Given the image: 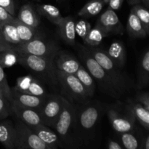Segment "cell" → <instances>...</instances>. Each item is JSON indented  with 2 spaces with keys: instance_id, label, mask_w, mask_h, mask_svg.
<instances>
[{
  "instance_id": "cell-45",
  "label": "cell",
  "mask_w": 149,
  "mask_h": 149,
  "mask_svg": "<svg viewBox=\"0 0 149 149\" xmlns=\"http://www.w3.org/2000/svg\"><path fill=\"white\" fill-rule=\"evenodd\" d=\"M0 97H4V98H6L5 95H4V93H3V91H2V90L1 89V87H0ZM6 99H7V98H6Z\"/></svg>"
},
{
  "instance_id": "cell-33",
  "label": "cell",
  "mask_w": 149,
  "mask_h": 149,
  "mask_svg": "<svg viewBox=\"0 0 149 149\" xmlns=\"http://www.w3.org/2000/svg\"><path fill=\"white\" fill-rule=\"evenodd\" d=\"M91 29V25L87 20L81 19V20H79L77 23L75 22L76 33L80 38H81L83 41H84V39H86Z\"/></svg>"
},
{
  "instance_id": "cell-47",
  "label": "cell",
  "mask_w": 149,
  "mask_h": 149,
  "mask_svg": "<svg viewBox=\"0 0 149 149\" xmlns=\"http://www.w3.org/2000/svg\"><path fill=\"white\" fill-rule=\"evenodd\" d=\"M35 1H40V0H35Z\"/></svg>"
},
{
  "instance_id": "cell-5",
  "label": "cell",
  "mask_w": 149,
  "mask_h": 149,
  "mask_svg": "<svg viewBox=\"0 0 149 149\" xmlns=\"http://www.w3.org/2000/svg\"><path fill=\"white\" fill-rule=\"evenodd\" d=\"M105 113L113 129L117 133L135 130L136 119L127 101L125 103L118 101L105 106Z\"/></svg>"
},
{
  "instance_id": "cell-2",
  "label": "cell",
  "mask_w": 149,
  "mask_h": 149,
  "mask_svg": "<svg viewBox=\"0 0 149 149\" xmlns=\"http://www.w3.org/2000/svg\"><path fill=\"white\" fill-rule=\"evenodd\" d=\"M79 55L83 65L93 76L95 81H97L102 93L113 98H120L127 93L97 63L86 47L79 49Z\"/></svg>"
},
{
  "instance_id": "cell-41",
  "label": "cell",
  "mask_w": 149,
  "mask_h": 149,
  "mask_svg": "<svg viewBox=\"0 0 149 149\" xmlns=\"http://www.w3.org/2000/svg\"><path fill=\"white\" fill-rule=\"evenodd\" d=\"M9 48H11L10 45L7 43L5 41V39H4V36L2 34V31H1V25H0V51L4 50L6 49H9Z\"/></svg>"
},
{
  "instance_id": "cell-36",
  "label": "cell",
  "mask_w": 149,
  "mask_h": 149,
  "mask_svg": "<svg viewBox=\"0 0 149 149\" xmlns=\"http://www.w3.org/2000/svg\"><path fill=\"white\" fill-rule=\"evenodd\" d=\"M15 18L16 17L12 15L5 9L0 6V25L1 26L5 23H13L15 21Z\"/></svg>"
},
{
  "instance_id": "cell-25",
  "label": "cell",
  "mask_w": 149,
  "mask_h": 149,
  "mask_svg": "<svg viewBox=\"0 0 149 149\" xmlns=\"http://www.w3.org/2000/svg\"><path fill=\"white\" fill-rule=\"evenodd\" d=\"M75 76L79 80L80 82L82 84V85L85 87V89L90 94V97H93L96 88L95 81L93 76L90 74L88 70L84 67L82 63L81 64L79 68L75 74Z\"/></svg>"
},
{
  "instance_id": "cell-26",
  "label": "cell",
  "mask_w": 149,
  "mask_h": 149,
  "mask_svg": "<svg viewBox=\"0 0 149 149\" xmlns=\"http://www.w3.org/2000/svg\"><path fill=\"white\" fill-rule=\"evenodd\" d=\"M105 4L103 0H91L81 7L78 12V15L84 17H94L101 12Z\"/></svg>"
},
{
  "instance_id": "cell-1",
  "label": "cell",
  "mask_w": 149,
  "mask_h": 149,
  "mask_svg": "<svg viewBox=\"0 0 149 149\" xmlns=\"http://www.w3.org/2000/svg\"><path fill=\"white\" fill-rule=\"evenodd\" d=\"M105 106L98 100H91L76 105L75 138L78 148L88 147L94 140Z\"/></svg>"
},
{
  "instance_id": "cell-38",
  "label": "cell",
  "mask_w": 149,
  "mask_h": 149,
  "mask_svg": "<svg viewBox=\"0 0 149 149\" xmlns=\"http://www.w3.org/2000/svg\"><path fill=\"white\" fill-rule=\"evenodd\" d=\"M0 6L5 9L12 15L15 16L14 0H0Z\"/></svg>"
},
{
  "instance_id": "cell-39",
  "label": "cell",
  "mask_w": 149,
  "mask_h": 149,
  "mask_svg": "<svg viewBox=\"0 0 149 149\" xmlns=\"http://www.w3.org/2000/svg\"><path fill=\"white\" fill-rule=\"evenodd\" d=\"M124 0H108V4H109V8L112 9L113 10H119L123 4Z\"/></svg>"
},
{
  "instance_id": "cell-46",
  "label": "cell",
  "mask_w": 149,
  "mask_h": 149,
  "mask_svg": "<svg viewBox=\"0 0 149 149\" xmlns=\"http://www.w3.org/2000/svg\"><path fill=\"white\" fill-rule=\"evenodd\" d=\"M105 1V3H107L108 2V0H103Z\"/></svg>"
},
{
  "instance_id": "cell-21",
  "label": "cell",
  "mask_w": 149,
  "mask_h": 149,
  "mask_svg": "<svg viewBox=\"0 0 149 149\" xmlns=\"http://www.w3.org/2000/svg\"><path fill=\"white\" fill-rule=\"evenodd\" d=\"M149 82V50L146 49L143 54L139 63L137 87L141 90L148 86Z\"/></svg>"
},
{
  "instance_id": "cell-24",
  "label": "cell",
  "mask_w": 149,
  "mask_h": 149,
  "mask_svg": "<svg viewBox=\"0 0 149 149\" xmlns=\"http://www.w3.org/2000/svg\"><path fill=\"white\" fill-rule=\"evenodd\" d=\"M36 10L41 15L46 17L51 23H54L57 26L59 24V23L63 18V16L60 12L59 9L55 6L52 5V4H38V5H36Z\"/></svg>"
},
{
  "instance_id": "cell-9",
  "label": "cell",
  "mask_w": 149,
  "mask_h": 149,
  "mask_svg": "<svg viewBox=\"0 0 149 149\" xmlns=\"http://www.w3.org/2000/svg\"><path fill=\"white\" fill-rule=\"evenodd\" d=\"M64 97L60 93H52L47 96L39 113L44 125L54 129L61 113Z\"/></svg>"
},
{
  "instance_id": "cell-13",
  "label": "cell",
  "mask_w": 149,
  "mask_h": 149,
  "mask_svg": "<svg viewBox=\"0 0 149 149\" xmlns=\"http://www.w3.org/2000/svg\"><path fill=\"white\" fill-rule=\"evenodd\" d=\"M53 63L57 71L74 75L81 64L74 55L60 49L54 56Z\"/></svg>"
},
{
  "instance_id": "cell-20",
  "label": "cell",
  "mask_w": 149,
  "mask_h": 149,
  "mask_svg": "<svg viewBox=\"0 0 149 149\" xmlns=\"http://www.w3.org/2000/svg\"><path fill=\"white\" fill-rule=\"evenodd\" d=\"M106 53L116 65L122 68L125 66L127 56L126 49L123 42L121 41L113 42Z\"/></svg>"
},
{
  "instance_id": "cell-32",
  "label": "cell",
  "mask_w": 149,
  "mask_h": 149,
  "mask_svg": "<svg viewBox=\"0 0 149 149\" xmlns=\"http://www.w3.org/2000/svg\"><path fill=\"white\" fill-rule=\"evenodd\" d=\"M131 11L135 13V15L138 17L141 20V23L143 26L144 29L147 33H149V13L148 8L142 5H140L139 4H137L133 5L132 8L131 9Z\"/></svg>"
},
{
  "instance_id": "cell-7",
  "label": "cell",
  "mask_w": 149,
  "mask_h": 149,
  "mask_svg": "<svg viewBox=\"0 0 149 149\" xmlns=\"http://www.w3.org/2000/svg\"><path fill=\"white\" fill-rule=\"evenodd\" d=\"M87 51L97 61V63L127 92L132 87V81L126 74L122 71V68L118 66L113 63L107 55L106 51L97 48V47H87Z\"/></svg>"
},
{
  "instance_id": "cell-6",
  "label": "cell",
  "mask_w": 149,
  "mask_h": 149,
  "mask_svg": "<svg viewBox=\"0 0 149 149\" xmlns=\"http://www.w3.org/2000/svg\"><path fill=\"white\" fill-rule=\"evenodd\" d=\"M60 94L68 101L79 104L91 99L85 87L74 74H67L56 70Z\"/></svg>"
},
{
  "instance_id": "cell-16",
  "label": "cell",
  "mask_w": 149,
  "mask_h": 149,
  "mask_svg": "<svg viewBox=\"0 0 149 149\" xmlns=\"http://www.w3.org/2000/svg\"><path fill=\"white\" fill-rule=\"evenodd\" d=\"M41 141L48 147L49 149H57L61 148V143L58 135L55 130L49 127L40 123L31 127Z\"/></svg>"
},
{
  "instance_id": "cell-4",
  "label": "cell",
  "mask_w": 149,
  "mask_h": 149,
  "mask_svg": "<svg viewBox=\"0 0 149 149\" xmlns=\"http://www.w3.org/2000/svg\"><path fill=\"white\" fill-rule=\"evenodd\" d=\"M76 105L64 98L63 107L54 127L59 138L61 148H78L74 127Z\"/></svg>"
},
{
  "instance_id": "cell-8",
  "label": "cell",
  "mask_w": 149,
  "mask_h": 149,
  "mask_svg": "<svg viewBox=\"0 0 149 149\" xmlns=\"http://www.w3.org/2000/svg\"><path fill=\"white\" fill-rule=\"evenodd\" d=\"M13 49L21 53L30 54L39 57L53 58L59 50V47L52 41L36 37L28 42H21L12 47Z\"/></svg>"
},
{
  "instance_id": "cell-12",
  "label": "cell",
  "mask_w": 149,
  "mask_h": 149,
  "mask_svg": "<svg viewBox=\"0 0 149 149\" xmlns=\"http://www.w3.org/2000/svg\"><path fill=\"white\" fill-rule=\"evenodd\" d=\"M95 26L104 33L106 36L111 33L122 34L125 31L116 12L109 7L100 16Z\"/></svg>"
},
{
  "instance_id": "cell-40",
  "label": "cell",
  "mask_w": 149,
  "mask_h": 149,
  "mask_svg": "<svg viewBox=\"0 0 149 149\" xmlns=\"http://www.w3.org/2000/svg\"><path fill=\"white\" fill-rule=\"evenodd\" d=\"M106 148L108 149H123L122 143L115 140H109L106 144Z\"/></svg>"
},
{
  "instance_id": "cell-15",
  "label": "cell",
  "mask_w": 149,
  "mask_h": 149,
  "mask_svg": "<svg viewBox=\"0 0 149 149\" xmlns=\"http://www.w3.org/2000/svg\"><path fill=\"white\" fill-rule=\"evenodd\" d=\"M10 104L13 114H14L20 122L30 127L42 123L39 113L36 111L22 106L14 102H11Z\"/></svg>"
},
{
  "instance_id": "cell-10",
  "label": "cell",
  "mask_w": 149,
  "mask_h": 149,
  "mask_svg": "<svg viewBox=\"0 0 149 149\" xmlns=\"http://www.w3.org/2000/svg\"><path fill=\"white\" fill-rule=\"evenodd\" d=\"M15 149H49L37 136L31 127L17 120L15 125Z\"/></svg>"
},
{
  "instance_id": "cell-27",
  "label": "cell",
  "mask_w": 149,
  "mask_h": 149,
  "mask_svg": "<svg viewBox=\"0 0 149 149\" xmlns=\"http://www.w3.org/2000/svg\"><path fill=\"white\" fill-rule=\"evenodd\" d=\"M1 27L4 39L10 45L11 47L21 43V40L19 37L18 32H17V28L14 22L5 23L2 25Z\"/></svg>"
},
{
  "instance_id": "cell-3",
  "label": "cell",
  "mask_w": 149,
  "mask_h": 149,
  "mask_svg": "<svg viewBox=\"0 0 149 149\" xmlns=\"http://www.w3.org/2000/svg\"><path fill=\"white\" fill-rule=\"evenodd\" d=\"M18 63L33 73V75L42 82L44 81L46 84L50 86L54 90H59L53 58L18 52Z\"/></svg>"
},
{
  "instance_id": "cell-31",
  "label": "cell",
  "mask_w": 149,
  "mask_h": 149,
  "mask_svg": "<svg viewBox=\"0 0 149 149\" xmlns=\"http://www.w3.org/2000/svg\"><path fill=\"white\" fill-rule=\"evenodd\" d=\"M104 37H106L104 33L95 26L94 29H91L90 31L84 42L89 47H97Z\"/></svg>"
},
{
  "instance_id": "cell-14",
  "label": "cell",
  "mask_w": 149,
  "mask_h": 149,
  "mask_svg": "<svg viewBox=\"0 0 149 149\" xmlns=\"http://www.w3.org/2000/svg\"><path fill=\"white\" fill-rule=\"evenodd\" d=\"M12 102L20 105L24 107L33 109L39 113V110L43 106L47 97H39V96L33 95L27 93H20L17 90L11 88Z\"/></svg>"
},
{
  "instance_id": "cell-37",
  "label": "cell",
  "mask_w": 149,
  "mask_h": 149,
  "mask_svg": "<svg viewBox=\"0 0 149 149\" xmlns=\"http://www.w3.org/2000/svg\"><path fill=\"white\" fill-rule=\"evenodd\" d=\"M135 99L145 109L149 111V93L148 92H141L138 93Z\"/></svg>"
},
{
  "instance_id": "cell-29",
  "label": "cell",
  "mask_w": 149,
  "mask_h": 149,
  "mask_svg": "<svg viewBox=\"0 0 149 149\" xmlns=\"http://www.w3.org/2000/svg\"><path fill=\"white\" fill-rule=\"evenodd\" d=\"M17 63H18V52L17 51L12 47L0 51V65L3 68H10Z\"/></svg>"
},
{
  "instance_id": "cell-17",
  "label": "cell",
  "mask_w": 149,
  "mask_h": 149,
  "mask_svg": "<svg viewBox=\"0 0 149 149\" xmlns=\"http://www.w3.org/2000/svg\"><path fill=\"white\" fill-rule=\"evenodd\" d=\"M15 126L10 119L0 120V143L4 148L15 149Z\"/></svg>"
},
{
  "instance_id": "cell-43",
  "label": "cell",
  "mask_w": 149,
  "mask_h": 149,
  "mask_svg": "<svg viewBox=\"0 0 149 149\" xmlns=\"http://www.w3.org/2000/svg\"><path fill=\"white\" fill-rule=\"evenodd\" d=\"M127 1L131 5H135V4H140L141 2V0H127Z\"/></svg>"
},
{
  "instance_id": "cell-22",
  "label": "cell",
  "mask_w": 149,
  "mask_h": 149,
  "mask_svg": "<svg viewBox=\"0 0 149 149\" xmlns=\"http://www.w3.org/2000/svg\"><path fill=\"white\" fill-rule=\"evenodd\" d=\"M17 18L31 27L37 29L39 25V17L33 6L30 4H26L20 7Z\"/></svg>"
},
{
  "instance_id": "cell-44",
  "label": "cell",
  "mask_w": 149,
  "mask_h": 149,
  "mask_svg": "<svg viewBox=\"0 0 149 149\" xmlns=\"http://www.w3.org/2000/svg\"><path fill=\"white\" fill-rule=\"evenodd\" d=\"M141 2H143L144 7L148 8L149 7V0H141Z\"/></svg>"
},
{
  "instance_id": "cell-11",
  "label": "cell",
  "mask_w": 149,
  "mask_h": 149,
  "mask_svg": "<svg viewBox=\"0 0 149 149\" xmlns=\"http://www.w3.org/2000/svg\"><path fill=\"white\" fill-rule=\"evenodd\" d=\"M13 89L20 93L39 97H47L49 94L42 81L32 74L18 77Z\"/></svg>"
},
{
  "instance_id": "cell-30",
  "label": "cell",
  "mask_w": 149,
  "mask_h": 149,
  "mask_svg": "<svg viewBox=\"0 0 149 149\" xmlns=\"http://www.w3.org/2000/svg\"><path fill=\"white\" fill-rule=\"evenodd\" d=\"M119 139L124 148L138 149L140 147L141 141L138 139L133 131L119 133Z\"/></svg>"
},
{
  "instance_id": "cell-42",
  "label": "cell",
  "mask_w": 149,
  "mask_h": 149,
  "mask_svg": "<svg viewBox=\"0 0 149 149\" xmlns=\"http://www.w3.org/2000/svg\"><path fill=\"white\" fill-rule=\"evenodd\" d=\"M139 149H149V135L148 134L141 140Z\"/></svg>"
},
{
  "instance_id": "cell-28",
  "label": "cell",
  "mask_w": 149,
  "mask_h": 149,
  "mask_svg": "<svg viewBox=\"0 0 149 149\" xmlns=\"http://www.w3.org/2000/svg\"><path fill=\"white\" fill-rule=\"evenodd\" d=\"M14 23L17 28L19 37L21 40V42H28V41H30L36 37H39L38 31L36 28L31 27V26L22 23L20 20L17 18V17H16Z\"/></svg>"
},
{
  "instance_id": "cell-23",
  "label": "cell",
  "mask_w": 149,
  "mask_h": 149,
  "mask_svg": "<svg viewBox=\"0 0 149 149\" xmlns=\"http://www.w3.org/2000/svg\"><path fill=\"white\" fill-rule=\"evenodd\" d=\"M131 109L134 113L135 119L138 121L147 131L149 130V111L143 107L141 103H138L135 99H128Z\"/></svg>"
},
{
  "instance_id": "cell-34",
  "label": "cell",
  "mask_w": 149,
  "mask_h": 149,
  "mask_svg": "<svg viewBox=\"0 0 149 149\" xmlns=\"http://www.w3.org/2000/svg\"><path fill=\"white\" fill-rule=\"evenodd\" d=\"M0 87L2 90L6 98L7 99L10 103H11L13 100L12 97V93H11V87L9 85L7 82V77H6L5 73H4V68L0 65Z\"/></svg>"
},
{
  "instance_id": "cell-19",
  "label": "cell",
  "mask_w": 149,
  "mask_h": 149,
  "mask_svg": "<svg viewBox=\"0 0 149 149\" xmlns=\"http://www.w3.org/2000/svg\"><path fill=\"white\" fill-rule=\"evenodd\" d=\"M126 29L129 36L132 39H143L148 35L141 20L132 11L128 16Z\"/></svg>"
},
{
  "instance_id": "cell-35",
  "label": "cell",
  "mask_w": 149,
  "mask_h": 149,
  "mask_svg": "<svg viewBox=\"0 0 149 149\" xmlns=\"http://www.w3.org/2000/svg\"><path fill=\"white\" fill-rule=\"evenodd\" d=\"M12 114L10 103L6 98L0 97V120L6 119Z\"/></svg>"
},
{
  "instance_id": "cell-18",
  "label": "cell",
  "mask_w": 149,
  "mask_h": 149,
  "mask_svg": "<svg viewBox=\"0 0 149 149\" xmlns=\"http://www.w3.org/2000/svg\"><path fill=\"white\" fill-rule=\"evenodd\" d=\"M58 32L61 39L69 45H74L76 42L75 21L71 16L63 17L58 25Z\"/></svg>"
}]
</instances>
